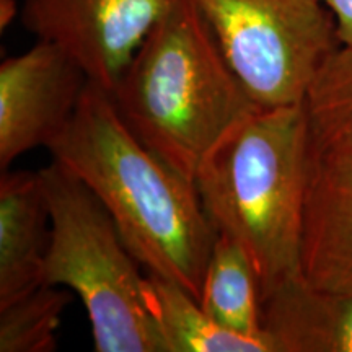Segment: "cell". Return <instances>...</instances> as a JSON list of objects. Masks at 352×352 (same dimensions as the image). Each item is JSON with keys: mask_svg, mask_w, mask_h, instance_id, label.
I'll return each mask as SVG.
<instances>
[{"mask_svg": "<svg viewBox=\"0 0 352 352\" xmlns=\"http://www.w3.org/2000/svg\"><path fill=\"white\" fill-rule=\"evenodd\" d=\"M50 212L43 284L72 290L98 352H165L142 296L144 276L94 192L52 160L39 170Z\"/></svg>", "mask_w": 352, "mask_h": 352, "instance_id": "obj_4", "label": "cell"}, {"mask_svg": "<svg viewBox=\"0 0 352 352\" xmlns=\"http://www.w3.org/2000/svg\"><path fill=\"white\" fill-rule=\"evenodd\" d=\"M50 212L41 171L0 178V308L43 285Z\"/></svg>", "mask_w": 352, "mask_h": 352, "instance_id": "obj_9", "label": "cell"}, {"mask_svg": "<svg viewBox=\"0 0 352 352\" xmlns=\"http://www.w3.org/2000/svg\"><path fill=\"white\" fill-rule=\"evenodd\" d=\"M314 151L302 104L258 108L220 139L195 178L217 235L240 245L261 298L300 276L303 214Z\"/></svg>", "mask_w": 352, "mask_h": 352, "instance_id": "obj_2", "label": "cell"}, {"mask_svg": "<svg viewBox=\"0 0 352 352\" xmlns=\"http://www.w3.org/2000/svg\"><path fill=\"white\" fill-rule=\"evenodd\" d=\"M220 51L261 108L302 104L340 46L321 0H191Z\"/></svg>", "mask_w": 352, "mask_h": 352, "instance_id": "obj_5", "label": "cell"}, {"mask_svg": "<svg viewBox=\"0 0 352 352\" xmlns=\"http://www.w3.org/2000/svg\"><path fill=\"white\" fill-rule=\"evenodd\" d=\"M87 74L64 50L39 41L0 65V166L65 129L80 103Z\"/></svg>", "mask_w": 352, "mask_h": 352, "instance_id": "obj_7", "label": "cell"}, {"mask_svg": "<svg viewBox=\"0 0 352 352\" xmlns=\"http://www.w3.org/2000/svg\"><path fill=\"white\" fill-rule=\"evenodd\" d=\"M176 0H23L21 21L113 94L132 57Z\"/></svg>", "mask_w": 352, "mask_h": 352, "instance_id": "obj_6", "label": "cell"}, {"mask_svg": "<svg viewBox=\"0 0 352 352\" xmlns=\"http://www.w3.org/2000/svg\"><path fill=\"white\" fill-rule=\"evenodd\" d=\"M142 296L165 352H276L267 338H250L217 323L186 289L144 276Z\"/></svg>", "mask_w": 352, "mask_h": 352, "instance_id": "obj_11", "label": "cell"}, {"mask_svg": "<svg viewBox=\"0 0 352 352\" xmlns=\"http://www.w3.org/2000/svg\"><path fill=\"white\" fill-rule=\"evenodd\" d=\"M316 157L352 158V44H340L303 100Z\"/></svg>", "mask_w": 352, "mask_h": 352, "instance_id": "obj_13", "label": "cell"}, {"mask_svg": "<svg viewBox=\"0 0 352 352\" xmlns=\"http://www.w3.org/2000/svg\"><path fill=\"white\" fill-rule=\"evenodd\" d=\"M261 285L252 261L240 245L217 235L202 277L199 303L232 331L267 338L261 324Z\"/></svg>", "mask_w": 352, "mask_h": 352, "instance_id": "obj_12", "label": "cell"}, {"mask_svg": "<svg viewBox=\"0 0 352 352\" xmlns=\"http://www.w3.org/2000/svg\"><path fill=\"white\" fill-rule=\"evenodd\" d=\"M21 8L16 0H0V30L6 32V28L12 25V21L20 15Z\"/></svg>", "mask_w": 352, "mask_h": 352, "instance_id": "obj_16", "label": "cell"}, {"mask_svg": "<svg viewBox=\"0 0 352 352\" xmlns=\"http://www.w3.org/2000/svg\"><path fill=\"white\" fill-rule=\"evenodd\" d=\"M300 272L316 289L352 294V158L314 155Z\"/></svg>", "mask_w": 352, "mask_h": 352, "instance_id": "obj_8", "label": "cell"}, {"mask_svg": "<svg viewBox=\"0 0 352 352\" xmlns=\"http://www.w3.org/2000/svg\"><path fill=\"white\" fill-rule=\"evenodd\" d=\"M261 324L276 352H352V294L292 277L263 298Z\"/></svg>", "mask_w": 352, "mask_h": 352, "instance_id": "obj_10", "label": "cell"}, {"mask_svg": "<svg viewBox=\"0 0 352 352\" xmlns=\"http://www.w3.org/2000/svg\"><path fill=\"white\" fill-rule=\"evenodd\" d=\"M46 148L103 204L140 266L199 302L217 232L195 183L132 134L111 94L88 80L72 120Z\"/></svg>", "mask_w": 352, "mask_h": 352, "instance_id": "obj_1", "label": "cell"}, {"mask_svg": "<svg viewBox=\"0 0 352 352\" xmlns=\"http://www.w3.org/2000/svg\"><path fill=\"white\" fill-rule=\"evenodd\" d=\"M132 134L189 182L220 139L261 108L191 0H176L111 94Z\"/></svg>", "mask_w": 352, "mask_h": 352, "instance_id": "obj_3", "label": "cell"}, {"mask_svg": "<svg viewBox=\"0 0 352 352\" xmlns=\"http://www.w3.org/2000/svg\"><path fill=\"white\" fill-rule=\"evenodd\" d=\"M336 21L341 44H352V0H321Z\"/></svg>", "mask_w": 352, "mask_h": 352, "instance_id": "obj_15", "label": "cell"}, {"mask_svg": "<svg viewBox=\"0 0 352 352\" xmlns=\"http://www.w3.org/2000/svg\"><path fill=\"white\" fill-rule=\"evenodd\" d=\"M72 290L43 284L0 308V352H52Z\"/></svg>", "mask_w": 352, "mask_h": 352, "instance_id": "obj_14", "label": "cell"}]
</instances>
